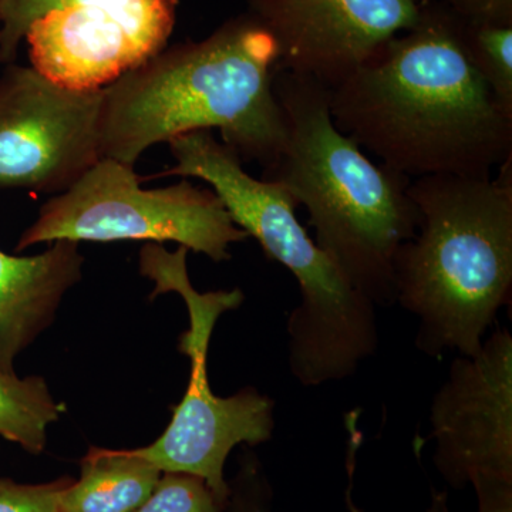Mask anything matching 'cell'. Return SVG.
I'll return each instance as SVG.
<instances>
[{
    "label": "cell",
    "instance_id": "11",
    "mask_svg": "<svg viewBox=\"0 0 512 512\" xmlns=\"http://www.w3.org/2000/svg\"><path fill=\"white\" fill-rule=\"evenodd\" d=\"M274 37L275 70L332 90L399 33L416 28L426 0H249Z\"/></svg>",
    "mask_w": 512,
    "mask_h": 512
},
{
    "label": "cell",
    "instance_id": "15",
    "mask_svg": "<svg viewBox=\"0 0 512 512\" xmlns=\"http://www.w3.org/2000/svg\"><path fill=\"white\" fill-rule=\"evenodd\" d=\"M453 19L468 60L505 113L512 116V26L478 22L454 12Z\"/></svg>",
    "mask_w": 512,
    "mask_h": 512
},
{
    "label": "cell",
    "instance_id": "10",
    "mask_svg": "<svg viewBox=\"0 0 512 512\" xmlns=\"http://www.w3.org/2000/svg\"><path fill=\"white\" fill-rule=\"evenodd\" d=\"M433 463L450 487L512 480V335L501 328L451 363L430 409Z\"/></svg>",
    "mask_w": 512,
    "mask_h": 512
},
{
    "label": "cell",
    "instance_id": "2",
    "mask_svg": "<svg viewBox=\"0 0 512 512\" xmlns=\"http://www.w3.org/2000/svg\"><path fill=\"white\" fill-rule=\"evenodd\" d=\"M278 59L274 37L252 15L161 50L103 89L101 158L134 167L158 143L215 128L242 163L266 170L288 138L274 92Z\"/></svg>",
    "mask_w": 512,
    "mask_h": 512
},
{
    "label": "cell",
    "instance_id": "21",
    "mask_svg": "<svg viewBox=\"0 0 512 512\" xmlns=\"http://www.w3.org/2000/svg\"><path fill=\"white\" fill-rule=\"evenodd\" d=\"M471 485L477 495V512H512V480L481 477Z\"/></svg>",
    "mask_w": 512,
    "mask_h": 512
},
{
    "label": "cell",
    "instance_id": "4",
    "mask_svg": "<svg viewBox=\"0 0 512 512\" xmlns=\"http://www.w3.org/2000/svg\"><path fill=\"white\" fill-rule=\"evenodd\" d=\"M416 235L394 258L396 303L419 320L416 346L476 355L512 292V157L485 177L413 178Z\"/></svg>",
    "mask_w": 512,
    "mask_h": 512
},
{
    "label": "cell",
    "instance_id": "7",
    "mask_svg": "<svg viewBox=\"0 0 512 512\" xmlns=\"http://www.w3.org/2000/svg\"><path fill=\"white\" fill-rule=\"evenodd\" d=\"M211 188L190 181L146 190L134 167L113 158L96 164L40 208L20 235L16 251L60 239L74 242H177L214 262L231 259L229 247L247 241Z\"/></svg>",
    "mask_w": 512,
    "mask_h": 512
},
{
    "label": "cell",
    "instance_id": "1",
    "mask_svg": "<svg viewBox=\"0 0 512 512\" xmlns=\"http://www.w3.org/2000/svg\"><path fill=\"white\" fill-rule=\"evenodd\" d=\"M330 116L357 146L412 180L485 177L512 157V116L468 60L450 9L424 5L416 28L330 90Z\"/></svg>",
    "mask_w": 512,
    "mask_h": 512
},
{
    "label": "cell",
    "instance_id": "8",
    "mask_svg": "<svg viewBox=\"0 0 512 512\" xmlns=\"http://www.w3.org/2000/svg\"><path fill=\"white\" fill-rule=\"evenodd\" d=\"M103 90L73 92L32 66L0 74V191L62 194L100 160Z\"/></svg>",
    "mask_w": 512,
    "mask_h": 512
},
{
    "label": "cell",
    "instance_id": "12",
    "mask_svg": "<svg viewBox=\"0 0 512 512\" xmlns=\"http://www.w3.org/2000/svg\"><path fill=\"white\" fill-rule=\"evenodd\" d=\"M79 242L60 239L39 255L15 256L0 249V372L15 362L56 318L64 295L83 278Z\"/></svg>",
    "mask_w": 512,
    "mask_h": 512
},
{
    "label": "cell",
    "instance_id": "5",
    "mask_svg": "<svg viewBox=\"0 0 512 512\" xmlns=\"http://www.w3.org/2000/svg\"><path fill=\"white\" fill-rule=\"evenodd\" d=\"M175 165L156 177L211 185L229 217L298 282L301 302L288 318V363L305 387L349 379L379 346L376 306L350 284L296 217L298 202L274 181L258 180L210 131L170 143Z\"/></svg>",
    "mask_w": 512,
    "mask_h": 512
},
{
    "label": "cell",
    "instance_id": "19",
    "mask_svg": "<svg viewBox=\"0 0 512 512\" xmlns=\"http://www.w3.org/2000/svg\"><path fill=\"white\" fill-rule=\"evenodd\" d=\"M72 481L60 477L49 483L22 484L0 478V512H59L60 495Z\"/></svg>",
    "mask_w": 512,
    "mask_h": 512
},
{
    "label": "cell",
    "instance_id": "14",
    "mask_svg": "<svg viewBox=\"0 0 512 512\" xmlns=\"http://www.w3.org/2000/svg\"><path fill=\"white\" fill-rule=\"evenodd\" d=\"M66 410L40 376L19 377L0 372V437L32 456L47 446V431Z\"/></svg>",
    "mask_w": 512,
    "mask_h": 512
},
{
    "label": "cell",
    "instance_id": "17",
    "mask_svg": "<svg viewBox=\"0 0 512 512\" xmlns=\"http://www.w3.org/2000/svg\"><path fill=\"white\" fill-rule=\"evenodd\" d=\"M201 478L188 474L163 473L153 494L136 512H225Z\"/></svg>",
    "mask_w": 512,
    "mask_h": 512
},
{
    "label": "cell",
    "instance_id": "20",
    "mask_svg": "<svg viewBox=\"0 0 512 512\" xmlns=\"http://www.w3.org/2000/svg\"><path fill=\"white\" fill-rule=\"evenodd\" d=\"M448 9L478 22L511 25L512 0H444Z\"/></svg>",
    "mask_w": 512,
    "mask_h": 512
},
{
    "label": "cell",
    "instance_id": "18",
    "mask_svg": "<svg viewBox=\"0 0 512 512\" xmlns=\"http://www.w3.org/2000/svg\"><path fill=\"white\" fill-rule=\"evenodd\" d=\"M64 2L66 0H0V63H15L30 26Z\"/></svg>",
    "mask_w": 512,
    "mask_h": 512
},
{
    "label": "cell",
    "instance_id": "13",
    "mask_svg": "<svg viewBox=\"0 0 512 512\" xmlns=\"http://www.w3.org/2000/svg\"><path fill=\"white\" fill-rule=\"evenodd\" d=\"M161 476L163 471L133 450L90 447L80 477L60 495L59 512H136Z\"/></svg>",
    "mask_w": 512,
    "mask_h": 512
},
{
    "label": "cell",
    "instance_id": "3",
    "mask_svg": "<svg viewBox=\"0 0 512 512\" xmlns=\"http://www.w3.org/2000/svg\"><path fill=\"white\" fill-rule=\"evenodd\" d=\"M288 138L262 180L284 185L309 212L316 245L373 305L396 303L394 258L419 228L412 178L376 164L333 124L330 90L275 70Z\"/></svg>",
    "mask_w": 512,
    "mask_h": 512
},
{
    "label": "cell",
    "instance_id": "9",
    "mask_svg": "<svg viewBox=\"0 0 512 512\" xmlns=\"http://www.w3.org/2000/svg\"><path fill=\"white\" fill-rule=\"evenodd\" d=\"M177 0H66L28 30L30 62L73 92H99L164 50Z\"/></svg>",
    "mask_w": 512,
    "mask_h": 512
},
{
    "label": "cell",
    "instance_id": "16",
    "mask_svg": "<svg viewBox=\"0 0 512 512\" xmlns=\"http://www.w3.org/2000/svg\"><path fill=\"white\" fill-rule=\"evenodd\" d=\"M346 451V471L349 476V488L346 490V505L350 512H363L352 500V480L355 476L357 453L360 443L348 440ZM274 507V487L264 464L256 456L252 447H245L238 457V470L232 481H229V497L225 512H272ZM426 512H450L448 494L433 491Z\"/></svg>",
    "mask_w": 512,
    "mask_h": 512
},
{
    "label": "cell",
    "instance_id": "6",
    "mask_svg": "<svg viewBox=\"0 0 512 512\" xmlns=\"http://www.w3.org/2000/svg\"><path fill=\"white\" fill-rule=\"evenodd\" d=\"M188 249L168 252L161 245L148 247L140 256V274L153 281L154 299L177 292L188 312V329L178 349L190 359V382L183 400L174 407L164 433L146 447L131 448L163 473L201 478L221 503L227 504L229 481L225 463L235 447H256L272 439L275 403L248 386L228 397L212 392L208 379V350L215 325L224 313L244 302L239 289L201 293L192 286L187 269Z\"/></svg>",
    "mask_w": 512,
    "mask_h": 512
}]
</instances>
